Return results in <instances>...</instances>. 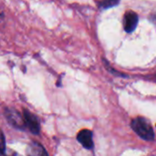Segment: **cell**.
Wrapping results in <instances>:
<instances>
[{"label": "cell", "instance_id": "cell-1", "mask_svg": "<svg viewBox=\"0 0 156 156\" xmlns=\"http://www.w3.org/2000/svg\"><path fill=\"white\" fill-rule=\"evenodd\" d=\"M133 130L144 140L153 141L154 139V132L151 124L144 118H136L132 122Z\"/></svg>", "mask_w": 156, "mask_h": 156}, {"label": "cell", "instance_id": "cell-7", "mask_svg": "<svg viewBox=\"0 0 156 156\" xmlns=\"http://www.w3.org/2000/svg\"><path fill=\"white\" fill-rule=\"evenodd\" d=\"M119 1L120 0H103V2L101 3V6L103 8H110L118 5Z\"/></svg>", "mask_w": 156, "mask_h": 156}, {"label": "cell", "instance_id": "cell-2", "mask_svg": "<svg viewBox=\"0 0 156 156\" xmlns=\"http://www.w3.org/2000/svg\"><path fill=\"white\" fill-rule=\"evenodd\" d=\"M5 118L8 122L16 129L23 130L26 127L24 117H22L21 114L14 109H7L5 111Z\"/></svg>", "mask_w": 156, "mask_h": 156}, {"label": "cell", "instance_id": "cell-6", "mask_svg": "<svg viewBox=\"0 0 156 156\" xmlns=\"http://www.w3.org/2000/svg\"><path fill=\"white\" fill-rule=\"evenodd\" d=\"M27 156H48L45 148L37 142H32L27 148Z\"/></svg>", "mask_w": 156, "mask_h": 156}, {"label": "cell", "instance_id": "cell-4", "mask_svg": "<svg viewBox=\"0 0 156 156\" xmlns=\"http://www.w3.org/2000/svg\"><path fill=\"white\" fill-rule=\"evenodd\" d=\"M77 139L79 143L85 147L86 149L93 148V141H92V133L89 130H82L78 133Z\"/></svg>", "mask_w": 156, "mask_h": 156}, {"label": "cell", "instance_id": "cell-8", "mask_svg": "<svg viewBox=\"0 0 156 156\" xmlns=\"http://www.w3.org/2000/svg\"><path fill=\"white\" fill-rule=\"evenodd\" d=\"M5 137L4 134L2 133V131L0 130V155L5 154Z\"/></svg>", "mask_w": 156, "mask_h": 156}, {"label": "cell", "instance_id": "cell-9", "mask_svg": "<svg viewBox=\"0 0 156 156\" xmlns=\"http://www.w3.org/2000/svg\"><path fill=\"white\" fill-rule=\"evenodd\" d=\"M11 156H21V155H19L17 153H13V154H11Z\"/></svg>", "mask_w": 156, "mask_h": 156}, {"label": "cell", "instance_id": "cell-5", "mask_svg": "<svg viewBox=\"0 0 156 156\" xmlns=\"http://www.w3.org/2000/svg\"><path fill=\"white\" fill-rule=\"evenodd\" d=\"M138 24V16L133 11H129L124 16V29L127 32H132L135 29Z\"/></svg>", "mask_w": 156, "mask_h": 156}, {"label": "cell", "instance_id": "cell-3", "mask_svg": "<svg viewBox=\"0 0 156 156\" xmlns=\"http://www.w3.org/2000/svg\"><path fill=\"white\" fill-rule=\"evenodd\" d=\"M23 117L25 120L26 126L29 129V131L34 134H38L40 128H39V123H38L37 117L27 110H24Z\"/></svg>", "mask_w": 156, "mask_h": 156}]
</instances>
